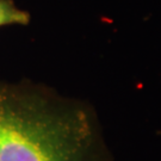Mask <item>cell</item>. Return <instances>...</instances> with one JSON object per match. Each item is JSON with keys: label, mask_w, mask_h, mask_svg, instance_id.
I'll return each mask as SVG.
<instances>
[{"label": "cell", "mask_w": 161, "mask_h": 161, "mask_svg": "<svg viewBox=\"0 0 161 161\" xmlns=\"http://www.w3.org/2000/svg\"><path fill=\"white\" fill-rule=\"evenodd\" d=\"M0 161H112L86 102L28 81H0Z\"/></svg>", "instance_id": "1"}, {"label": "cell", "mask_w": 161, "mask_h": 161, "mask_svg": "<svg viewBox=\"0 0 161 161\" xmlns=\"http://www.w3.org/2000/svg\"><path fill=\"white\" fill-rule=\"evenodd\" d=\"M29 13L14 5L12 0H0V28L6 25H26Z\"/></svg>", "instance_id": "2"}]
</instances>
